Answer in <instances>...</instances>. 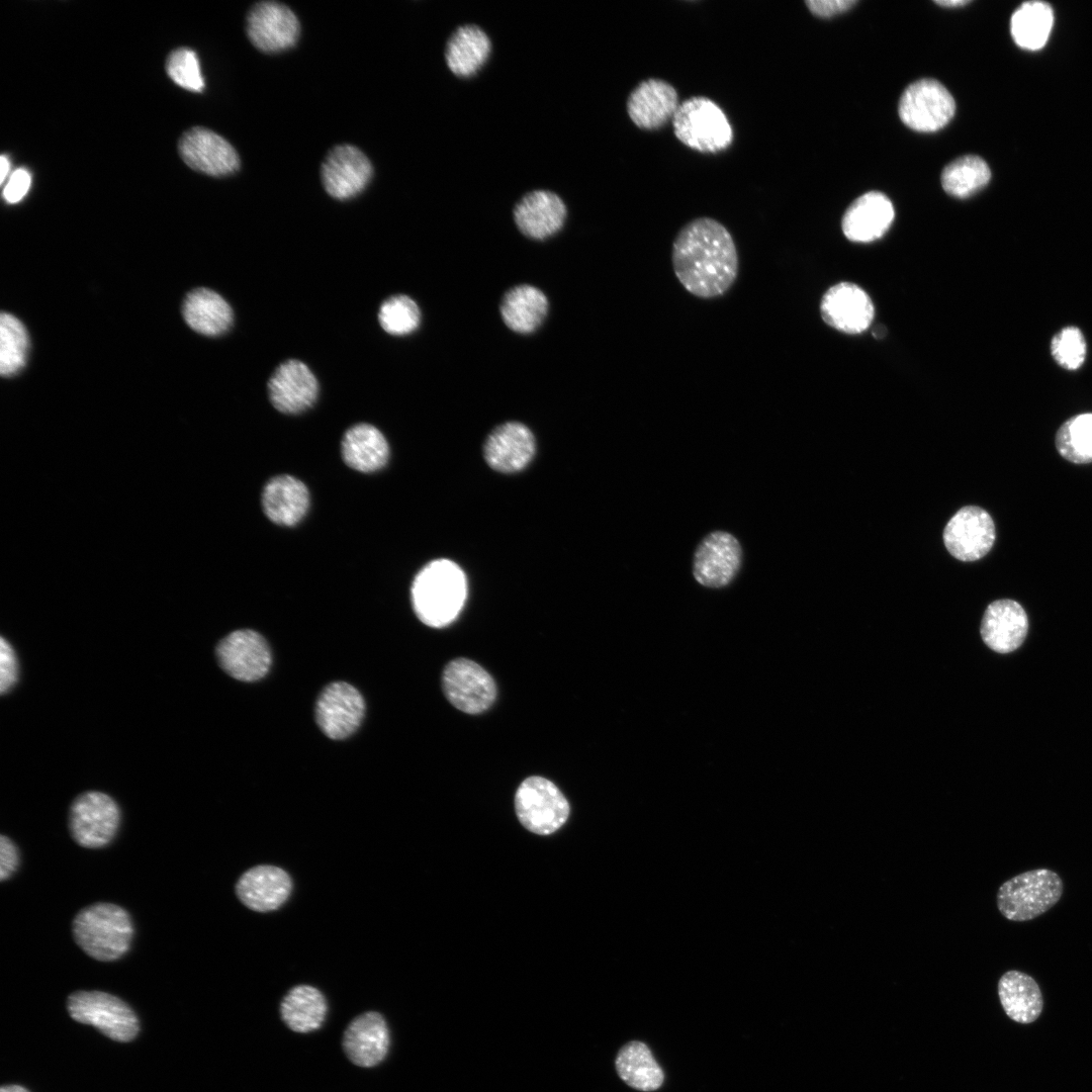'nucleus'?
<instances>
[{"mask_svg":"<svg viewBox=\"0 0 1092 1092\" xmlns=\"http://www.w3.org/2000/svg\"><path fill=\"white\" fill-rule=\"evenodd\" d=\"M31 184L30 173L23 168L15 170L3 189V198L8 203L20 201L28 192Z\"/></svg>","mask_w":1092,"mask_h":1092,"instance_id":"37998d69","label":"nucleus"},{"mask_svg":"<svg viewBox=\"0 0 1092 1092\" xmlns=\"http://www.w3.org/2000/svg\"><path fill=\"white\" fill-rule=\"evenodd\" d=\"M956 102L948 90L934 79H921L909 85L899 102L902 121L917 131H935L953 116Z\"/></svg>","mask_w":1092,"mask_h":1092,"instance_id":"1a4fd4ad","label":"nucleus"},{"mask_svg":"<svg viewBox=\"0 0 1092 1092\" xmlns=\"http://www.w3.org/2000/svg\"><path fill=\"white\" fill-rule=\"evenodd\" d=\"M1051 353L1055 361L1065 369L1076 370L1086 357V342L1082 332L1076 327H1067L1058 332L1051 342Z\"/></svg>","mask_w":1092,"mask_h":1092,"instance_id":"a19ab883","label":"nucleus"},{"mask_svg":"<svg viewBox=\"0 0 1092 1092\" xmlns=\"http://www.w3.org/2000/svg\"><path fill=\"white\" fill-rule=\"evenodd\" d=\"M1028 627V617L1022 606L1014 600L1001 599L985 610L980 633L990 649L1007 654L1022 645Z\"/></svg>","mask_w":1092,"mask_h":1092,"instance_id":"412c9836","label":"nucleus"},{"mask_svg":"<svg viewBox=\"0 0 1092 1092\" xmlns=\"http://www.w3.org/2000/svg\"><path fill=\"white\" fill-rule=\"evenodd\" d=\"M823 321L830 327L848 334L866 331L874 318V305L859 286L841 282L830 287L820 304Z\"/></svg>","mask_w":1092,"mask_h":1092,"instance_id":"a211bd4d","label":"nucleus"},{"mask_svg":"<svg viewBox=\"0 0 1092 1092\" xmlns=\"http://www.w3.org/2000/svg\"><path fill=\"white\" fill-rule=\"evenodd\" d=\"M216 657L228 674L243 681L261 679L272 662L271 650L265 638L247 629L225 636L216 647Z\"/></svg>","mask_w":1092,"mask_h":1092,"instance_id":"f8f14e48","label":"nucleus"},{"mask_svg":"<svg viewBox=\"0 0 1092 1092\" xmlns=\"http://www.w3.org/2000/svg\"><path fill=\"white\" fill-rule=\"evenodd\" d=\"M166 71L184 89L200 92L204 88L199 61L192 50L181 48L173 51L167 59Z\"/></svg>","mask_w":1092,"mask_h":1092,"instance_id":"ea45409f","label":"nucleus"},{"mask_svg":"<svg viewBox=\"0 0 1092 1092\" xmlns=\"http://www.w3.org/2000/svg\"><path fill=\"white\" fill-rule=\"evenodd\" d=\"M997 990L1001 1006L1011 1020L1028 1024L1041 1014L1042 994L1029 975L1017 970L1008 971L999 979Z\"/></svg>","mask_w":1092,"mask_h":1092,"instance_id":"cd10ccee","label":"nucleus"},{"mask_svg":"<svg viewBox=\"0 0 1092 1092\" xmlns=\"http://www.w3.org/2000/svg\"><path fill=\"white\" fill-rule=\"evenodd\" d=\"M991 178L987 163L975 155L960 157L942 171L941 184L950 195L966 198L985 187Z\"/></svg>","mask_w":1092,"mask_h":1092,"instance_id":"c9c22d12","label":"nucleus"},{"mask_svg":"<svg viewBox=\"0 0 1092 1092\" xmlns=\"http://www.w3.org/2000/svg\"><path fill=\"white\" fill-rule=\"evenodd\" d=\"M300 31L296 15L287 6L265 1L257 3L247 15V34L264 53H277L295 44Z\"/></svg>","mask_w":1092,"mask_h":1092,"instance_id":"2eb2a0df","label":"nucleus"},{"mask_svg":"<svg viewBox=\"0 0 1092 1092\" xmlns=\"http://www.w3.org/2000/svg\"><path fill=\"white\" fill-rule=\"evenodd\" d=\"M328 1004L315 987L297 985L291 988L280 1003V1015L292 1031L306 1033L318 1029L325 1021Z\"/></svg>","mask_w":1092,"mask_h":1092,"instance_id":"473e14b6","label":"nucleus"},{"mask_svg":"<svg viewBox=\"0 0 1092 1092\" xmlns=\"http://www.w3.org/2000/svg\"><path fill=\"white\" fill-rule=\"evenodd\" d=\"M566 213L565 203L558 194L537 189L519 200L514 208V219L525 236L544 240L562 228Z\"/></svg>","mask_w":1092,"mask_h":1092,"instance_id":"b1692460","label":"nucleus"},{"mask_svg":"<svg viewBox=\"0 0 1092 1092\" xmlns=\"http://www.w3.org/2000/svg\"><path fill=\"white\" fill-rule=\"evenodd\" d=\"M894 216L891 200L882 192L871 191L849 205L843 215L842 231L852 242L870 243L889 230Z\"/></svg>","mask_w":1092,"mask_h":1092,"instance_id":"a878e982","label":"nucleus"},{"mask_svg":"<svg viewBox=\"0 0 1092 1092\" xmlns=\"http://www.w3.org/2000/svg\"><path fill=\"white\" fill-rule=\"evenodd\" d=\"M995 538L993 519L987 511L976 506L959 510L943 530V542L948 552L966 562L985 556Z\"/></svg>","mask_w":1092,"mask_h":1092,"instance_id":"9b49d317","label":"nucleus"},{"mask_svg":"<svg viewBox=\"0 0 1092 1092\" xmlns=\"http://www.w3.org/2000/svg\"><path fill=\"white\" fill-rule=\"evenodd\" d=\"M378 321L381 328L393 336H404L418 329L421 311L417 302L407 295L388 297L380 305Z\"/></svg>","mask_w":1092,"mask_h":1092,"instance_id":"58836bf2","label":"nucleus"},{"mask_svg":"<svg viewBox=\"0 0 1092 1092\" xmlns=\"http://www.w3.org/2000/svg\"><path fill=\"white\" fill-rule=\"evenodd\" d=\"M1064 885L1060 876L1048 869L1021 873L1004 882L997 893V907L1012 921L1034 919L1062 897Z\"/></svg>","mask_w":1092,"mask_h":1092,"instance_id":"39448f33","label":"nucleus"},{"mask_svg":"<svg viewBox=\"0 0 1092 1092\" xmlns=\"http://www.w3.org/2000/svg\"><path fill=\"white\" fill-rule=\"evenodd\" d=\"M671 120L675 136L699 152L717 153L732 143L733 129L726 113L707 96L681 101Z\"/></svg>","mask_w":1092,"mask_h":1092,"instance_id":"20e7f679","label":"nucleus"},{"mask_svg":"<svg viewBox=\"0 0 1092 1092\" xmlns=\"http://www.w3.org/2000/svg\"><path fill=\"white\" fill-rule=\"evenodd\" d=\"M342 455L349 467L361 472H373L386 464L389 448L377 428L362 423L351 427L345 433Z\"/></svg>","mask_w":1092,"mask_h":1092,"instance_id":"7c9ffc66","label":"nucleus"},{"mask_svg":"<svg viewBox=\"0 0 1092 1092\" xmlns=\"http://www.w3.org/2000/svg\"><path fill=\"white\" fill-rule=\"evenodd\" d=\"M467 596L462 569L447 559L428 563L415 577L412 603L417 617L427 626L442 628L461 612Z\"/></svg>","mask_w":1092,"mask_h":1092,"instance_id":"f03ea898","label":"nucleus"},{"mask_svg":"<svg viewBox=\"0 0 1092 1092\" xmlns=\"http://www.w3.org/2000/svg\"><path fill=\"white\" fill-rule=\"evenodd\" d=\"M515 810L521 824L539 835L557 831L570 812L568 801L556 785L539 776L521 783L515 795Z\"/></svg>","mask_w":1092,"mask_h":1092,"instance_id":"0eeeda50","label":"nucleus"},{"mask_svg":"<svg viewBox=\"0 0 1092 1092\" xmlns=\"http://www.w3.org/2000/svg\"><path fill=\"white\" fill-rule=\"evenodd\" d=\"M0 1092H28L25 1088L19 1085H4L1 1087Z\"/></svg>","mask_w":1092,"mask_h":1092,"instance_id":"09e8293b","label":"nucleus"},{"mask_svg":"<svg viewBox=\"0 0 1092 1092\" xmlns=\"http://www.w3.org/2000/svg\"><path fill=\"white\" fill-rule=\"evenodd\" d=\"M120 823V810L107 794L90 791L79 795L69 813L72 838L85 848H101L114 838Z\"/></svg>","mask_w":1092,"mask_h":1092,"instance_id":"6e6552de","label":"nucleus"},{"mask_svg":"<svg viewBox=\"0 0 1092 1092\" xmlns=\"http://www.w3.org/2000/svg\"><path fill=\"white\" fill-rule=\"evenodd\" d=\"M673 271L679 283L700 298L725 294L738 275L734 240L715 218L697 217L677 233L671 250Z\"/></svg>","mask_w":1092,"mask_h":1092,"instance_id":"f257e3e1","label":"nucleus"},{"mask_svg":"<svg viewBox=\"0 0 1092 1092\" xmlns=\"http://www.w3.org/2000/svg\"><path fill=\"white\" fill-rule=\"evenodd\" d=\"M19 866V851L15 843L6 835L0 837V880L9 879Z\"/></svg>","mask_w":1092,"mask_h":1092,"instance_id":"c03bdc74","label":"nucleus"},{"mask_svg":"<svg viewBox=\"0 0 1092 1092\" xmlns=\"http://www.w3.org/2000/svg\"><path fill=\"white\" fill-rule=\"evenodd\" d=\"M233 315L226 300L208 288L194 289L183 304L186 324L205 336L215 337L229 331L233 325Z\"/></svg>","mask_w":1092,"mask_h":1092,"instance_id":"c756f323","label":"nucleus"},{"mask_svg":"<svg viewBox=\"0 0 1092 1092\" xmlns=\"http://www.w3.org/2000/svg\"><path fill=\"white\" fill-rule=\"evenodd\" d=\"M178 150L191 169L220 177L240 168V158L234 147L222 136L204 127H193L180 138Z\"/></svg>","mask_w":1092,"mask_h":1092,"instance_id":"dca6fc26","label":"nucleus"},{"mask_svg":"<svg viewBox=\"0 0 1092 1092\" xmlns=\"http://www.w3.org/2000/svg\"><path fill=\"white\" fill-rule=\"evenodd\" d=\"M616 1070L630 1087L644 1091L657 1090L664 1079L663 1072L648 1046L641 1041H630L618 1053Z\"/></svg>","mask_w":1092,"mask_h":1092,"instance_id":"72a5a7b5","label":"nucleus"},{"mask_svg":"<svg viewBox=\"0 0 1092 1092\" xmlns=\"http://www.w3.org/2000/svg\"><path fill=\"white\" fill-rule=\"evenodd\" d=\"M934 2L936 4H938V5H940V6H947V7H953L954 6V7H957V6L966 5L970 1L969 0H939V1L937 0V1H934Z\"/></svg>","mask_w":1092,"mask_h":1092,"instance_id":"de8ad7c7","label":"nucleus"},{"mask_svg":"<svg viewBox=\"0 0 1092 1092\" xmlns=\"http://www.w3.org/2000/svg\"><path fill=\"white\" fill-rule=\"evenodd\" d=\"M29 339L23 324L14 315L0 316V372L4 377L17 374L25 365Z\"/></svg>","mask_w":1092,"mask_h":1092,"instance_id":"4c0bfd02","label":"nucleus"},{"mask_svg":"<svg viewBox=\"0 0 1092 1092\" xmlns=\"http://www.w3.org/2000/svg\"><path fill=\"white\" fill-rule=\"evenodd\" d=\"M742 562V549L730 533L715 531L706 536L695 551L693 574L702 585L719 588L729 584Z\"/></svg>","mask_w":1092,"mask_h":1092,"instance_id":"4468645a","label":"nucleus"},{"mask_svg":"<svg viewBox=\"0 0 1092 1092\" xmlns=\"http://www.w3.org/2000/svg\"><path fill=\"white\" fill-rule=\"evenodd\" d=\"M18 664L15 652L3 637L0 640V692L5 694L16 682Z\"/></svg>","mask_w":1092,"mask_h":1092,"instance_id":"79ce46f5","label":"nucleus"},{"mask_svg":"<svg viewBox=\"0 0 1092 1092\" xmlns=\"http://www.w3.org/2000/svg\"><path fill=\"white\" fill-rule=\"evenodd\" d=\"M442 688L447 700L467 714L486 711L496 697V686L490 674L475 661L456 658L442 674Z\"/></svg>","mask_w":1092,"mask_h":1092,"instance_id":"9d476101","label":"nucleus"},{"mask_svg":"<svg viewBox=\"0 0 1092 1092\" xmlns=\"http://www.w3.org/2000/svg\"><path fill=\"white\" fill-rule=\"evenodd\" d=\"M262 506L265 515L273 523L293 526L306 514L309 493L299 479L290 475H279L265 485Z\"/></svg>","mask_w":1092,"mask_h":1092,"instance_id":"bb28decb","label":"nucleus"},{"mask_svg":"<svg viewBox=\"0 0 1092 1092\" xmlns=\"http://www.w3.org/2000/svg\"><path fill=\"white\" fill-rule=\"evenodd\" d=\"M490 51V38L480 26L463 24L449 36L445 47V60L452 73L459 77H469L483 67Z\"/></svg>","mask_w":1092,"mask_h":1092,"instance_id":"c85d7f7f","label":"nucleus"},{"mask_svg":"<svg viewBox=\"0 0 1092 1092\" xmlns=\"http://www.w3.org/2000/svg\"><path fill=\"white\" fill-rule=\"evenodd\" d=\"M9 170H10L9 160L5 155H2L1 158H0V182H1V184L4 183V180L6 179L8 173H9Z\"/></svg>","mask_w":1092,"mask_h":1092,"instance_id":"49530a36","label":"nucleus"},{"mask_svg":"<svg viewBox=\"0 0 1092 1092\" xmlns=\"http://www.w3.org/2000/svg\"><path fill=\"white\" fill-rule=\"evenodd\" d=\"M390 1044L388 1025L377 1011L356 1016L346 1027L342 1045L347 1058L356 1066L371 1068L387 1056Z\"/></svg>","mask_w":1092,"mask_h":1092,"instance_id":"aec40b11","label":"nucleus"},{"mask_svg":"<svg viewBox=\"0 0 1092 1092\" xmlns=\"http://www.w3.org/2000/svg\"><path fill=\"white\" fill-rule=\"evenodd\" d=\"M1056 447L1070 462H1092V414H1080L1067 420L1057 432Z\"/></svg>","mask_w":1092,"mask_h":1092,"instance_id":"e433bc0d","label":"nucleus"},{"mask_svg":"<svg viewBox=\"0 0 1092 1092\" xmlns=\"http://www.w3.org/2000/svg\"><path fill=\"white\" fill-rule=\"evenodd\" d=\"M678 104L677 92L670 83L659 78H648L630 92L627 112L638 127L655 129L672 118Z\"/></svg>","mask_w":1092,"mask_h":1092,"instance_id":"5701e85b","label":"nucleus"},{"mask_svg":"<svg viewBox=\"0 0 1092 1092\" xmlns=\"http://www.w3.org/2000/svg\"><path fill=\"white\" fill-rule=\"evenodd\" d=\"M292 890L290 876L281 868L260 864L246 871L238 880L236 893L240 901L256 912L280 908Z\"/></svg>","mask_w":1092,"mask_h":1092,"instance_id":"4be33fe9","label":"nucleus"},{"mask_svg":"<svg viewBox=\"0 0 1092 1092\" xmlns=\"http://www.w3.org/2000/svg\"><path fill=\"white\" fill-rule=\"evenodd\" d=\"M548 310V300L538 288L521 284L511 288L503 297L500 313L504 323L512 331L529 334L543 322Z\"/></svg>","mask_w":1092,"mask_h":1092,"instance_id":"2f4dec72","label":"nucleus"},{"mask_svg":"<svg viewBox=\"0 0 1092 1092\" xmlns=\"http://www.w3.org/2000/svg\"><path fill=\"white\" fill-rule=\"evenodd\" d=\"M372 173L368 158L351 145L335 147L326 157L321 170L326 191L340 200L359 194L369 183Z\"/></svg>","mask_w":1092,"mask_h":1092,"instance_id":"f3484780","label":"nucleus"},{"mask_svg":"<svg viewBox=\"0 0 1092 1092\" xmlns=\"http://www.w3.org/2000/svg\"><path fill=\"white\" fill-rule=\"evenodd\" d=\"M70 1016L93 1025L116 1041L132 1040L140 1029L133 1010L120 998L101 991H77L67 1000Z\"/></svg>","mask_w":1092,"mask_h":1092,"instance_id":"423d86ee","label":"nucleus"},{"mask_svg":"<svg viewBox=\"0 0 1092 1092\" xmlns=\"http://www.w3.org/2000/svg\"><path fill=\"white\" fill-rule=\"evenodd\" d=\"M810 11L821 17H829L849 9L855 0H807Z\"/></svg>","mask_w":1092,"mask_h":1092,"instance_id":"a18cd8bd","label":"nucleus"},{"mask_svg":"<svg viewBox=\"0 0 1092 1092\" xmlns=\"http://www.w3.org/2000/svg\"><path fill=\"white\" fill-rule=\"evenodd\" d=\"M534 453V436L529 428L519 422H507L496 427L484 445L488 465L505 473L523 469Z\"/></svg>","mask_w":1092,"mask_h":1092,"instance_id":"393cba45","label":"nucleus"},{"mask_svg":"<svg viewBox=\"0 0 1092 1092\" xmlns=\"http://www.w3.org/2000/svg\"><path fill=\"white\" fill-rule=\"evenodd\" d=\"M874 332H875L874 333L875 336H877V334H880V338L883 337L885 335V333H886V331L883 330L882 328H877Z\"/></svg>","mask_w":1092,"mask_h":1092,"instance_id":"8fccbe9b","label":"nucleus"},{"mask_svg":"<svg viewBox=\"0 0 1092 1092\" xmlns=\"http://www.w3.org/2000/svg\"><path fill=\"white\" fill-rule=\"evenodd\" d=\"M72 933L86 954L100 962H112L128 951L133 925L122 907L98 902L77 913L72 922Z\"/></svg>","mask_w":1092,"mask_h":1092,"instance_id":"7ed1b4c3","label":"nucleus"},{"mask_svg":"<svg viewBox=\"0 0 1092 1092\" xmlns=\"http://www.w3.org/2000/svg\"><path fill=\"white\" fill-rule=\"evenodd\" d=\"M1053 24L1054 10L1049 3L1028 1L1013 12L1010 31L1018 47L1037 51L1046 43Z\"/></svg>","mask_w":1092,"mask_h":1092,"instance_id":"f704fd0d","label":"nucleus"},{"mask_svg":"<svg viewBox=\"0 0 1092 1092\" xmlns=\"http://www.w3.org/2000/svg\"><path fill=\"white\" fill-rule=\"evenodd\" d=\"M268 392L273 406L284 414H298L310 407L318 393V383L303 362L289 359L271 375Z\"/></svg>","mask_w":1092,"mask_h":1092,"instance_id":"6ab92c4d","label":"nucleus"},{"mask_svg":"<svg viewBox=\"0 0 1092 1092\" xmlns=\"http://www.w3.org/2000/svg\"><path fill=\"white\" fill-rule=\"evenodd\" d=\"M365 702L359 691L344 681H335L321 693L315 705V719L321 730L331 739L340 740L352 735L360 726Z\"/></svg>","mask_w":1092,"mask_h":1092,"instance_id":"ddd939ff","label":"nucleus"}]
</instances>
